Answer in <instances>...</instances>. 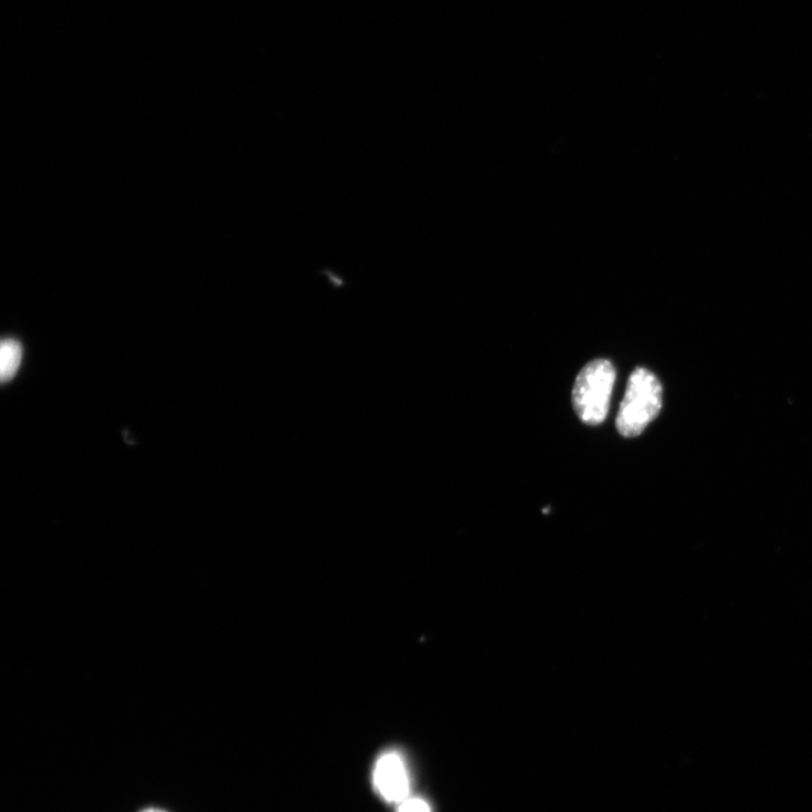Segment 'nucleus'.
<instances>
[{
  "instance_id": "obj_5",
  "label": "nucleus",
  "mask_w": 812,
  "mask_h": 812,
  "mask_svg": "<svg viewBox=\"0 0 812 812\" xmlns=\"http://www.w3.org/2000/svg\"><path fill=\"white\" fill-rule=\"evenodd\" d=\"M398 812H432V808L421 798L409 797L399 803Z\"/></svg>"
},
{
  "instance_id": "obj_4",
  "label": "nucleus",
  "mask_w": 812,
  "mask_h": 812,
  "mask_svg": "<svg viewBox=\"0 0 812 812\" xmlns=\"http://www.w3.org/2000/svg\"><path fill=\"white\" fill-rule=\"evenodd\" d=\"M23 359V347L19 340L8 337L0 346V379L11 381L18 374Z\"/></svg>"
},
{
  "instance_id": "obj_1",
  "label": "nucleus",
  "mask_w": 812,
  "mask_h": 812,
  "mask_svg": "<svg viewBox=\"0 0 812 812\" xmlns=\"http://www.w3.org/2000/svg\"><path fill=\"white\" fill-rule=\"evenodd\" d=\"M661 407V382L650 370L636 368L629 378L625 397L618 413L619 433L626 438L639 436L658 416Z\"/></svg>"
},
{
  "instance_id": "obj_3",
  "label": "nucleus",
  "mask_w": 812,
  "mask_h": 812,
  "mask_svg": "<svg viewBox=\"0 0 812 812\" xmlns=\"http://www.w3.org/2000/svg\"><path fill=\"white\" fill-rule=\"evenodd\" d=\"M374 788L389 803H401L410 797L411 781L404 757L398 750L382 753L374 766Z\"/></svg>"
},
{
  "instance_id": "obj_6",
  "label": "nucleus",
  "mask_w": 812,
  "mask_h": 812,
  "mask_svg": "<svg viewBox=\"0 0 812 812\" xmlns=\"http://www.w3.org/2000/svg\"><path fill=\"white\" fill-rule=\"evenodd\" d=\"M141 812H166V811H164L162 809H157V808H148V809H145V810H143Z\"/></svg>"
},
{
  "instance_id": "obj_2",
  "label": "nucleus",
  "mask_w": 812,
  "mask_h": 812,
  "mask_svg": "<svg viewBox=\"0 0 812 812\" xmlns=\"http://www.w3.org/2000/svg\"><path fill=\"white\" fill-rule=\"evenodd\" d=\"M616 371L605 359L589 363L578 375L572 403L580 420L587 424H601L608 418Z\"/></svg>"
}]
</instances>
